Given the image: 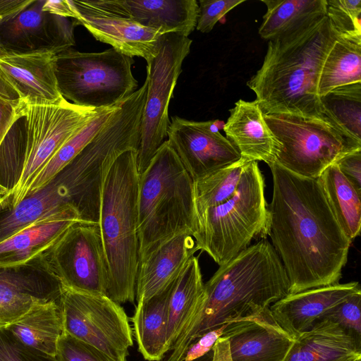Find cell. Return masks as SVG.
Here are the masks:
<instances>
[{"instance_id": "1", "label": "cell", "mask_w": 361, "mask_h": 361, "mask_svg": "<svg viewBox=\"0 0 361 361\" xmlns=\"http://www.w3.org/2000/svg\"><path fill=\"white\" fill-rule=\"evenodd\" d=\"M262 238L269 235L290 283V293L338 283L351 240L336 219L318 179L276 162Z\"/></svg>"}, {"instance_id": "2", "label": "cell", "mask_w": 361, "mask_h": 361, "mask_svg": "<svg viewBox=\"0 0 361 361\" xmlns=\"http://www.w3.org/2000/svg\"><path fill=\"white\" fill-rule=\"evenodd\" d=\"M290 293V283L265 238L219 266L204 284V299L177 338L166 361H183L188 348L207 331L255 315Z\"/></svg>"}, {"instance_id": "3", "label": "cell", "mask_w": 361, "mask_h": 361, "mask_svg": "<svg viewBox=\"0 0 361 361\" xmlns=\"http://www.w3.org/2000/svg\"><path fill=\"white\" fill-rule=\"evenodd\" d=\"M338 37L326 14L268 41L261 68L247 82L264 115L331 121L318 82L325 57Z\"/></svg>"}, {"instance_id": "4", "label": "cell", "mask_w": 361, "mask_h": 361, "mask_svg": "<svg viewBox=\"0 0 361 361\" xmlns=\"http://www.w3.org/2000/svg\"><path fill=\"white\" fill-rule=\"evenodd\" d=\"M137 152L130 149L117 157L102 194L99 225L109 273L106 295L119 304L135 302L140 264Z\"/></svg>"}, {"instance_id": "5", "label": "cell", "mask_w": 361, "mask_h": 361, "mask_svg": "<svg viewBox=\"0 0 361 361\" xmlns=\"http://www.w3.org/2000/svg\"><path fill=\"white\" fill-rule=\"evenodd\" d=\"M140 262L172 238L195 229L193 180L168 140L139 176Z\"/></svg>"}, {"instance_id": "6", "label": "cell", "mask_w": 361, "mask_h": 361, "mask_svg": "<svg viewBox=\"0 0 361 361\" xmlns=\"http://www.w3.org/2000/svg\"><path fill=\"white\" fill-rule=\"evenodd\" d=\"M102 109L78 106L64 98L54 104H25L0 145V161L15 162L20 168L10 189L12 208L27 197L34 177L59 148Z\"/></svg>"}, {"instance_id": "7", "label": "cell", "mask_w": 361, "mask_h": 361, "mask_svg": "<svg viewBox=\"0 0 361 361\" xmlns=\"http://www.w3.org/2000/svg\"><path fill=\"white\" fill-rule=\"evenodd\" d=\"M264 189L257 161L247 162L233 197L196 217L192 237L197 250L221 266L248 247L254 238L263 237L268 204Z\"/></svg>"}, {"instance_id": "8", "label": "cell", "mask_w": 361, "mask_h": 361, "mask_svg": "<svg viewBox=\"0 0 361 361\" xmlns=\"http://www.w3.org/2000/svg\"><path fill=\"white\" fill-rule=\"evenodd\" d=\"M133 57L114 48L101 52L68 49L56 56L61 95L73 104L94 109L115 106L137 90Z\"/></svg>"}, {"instance_id": "9", "label": "cell", "mask_w": 361, "mask_h": 361, "mask_svg": "<svg viewBox=\"0 0 361 361\" xmlns=\"http://www.w3.org/2000/svg\"><path fill=\"white\" fill-rule=\"evenodd\" d=\"M264 116L279 143L275 162L300 176L317 179L345 154L361 149V142L329 120L288 114Z\"/></svg>"}, {"instance_id": "10", "label": "cell", "mask_w": 361, "mask_h": 361, "mask_svg": "<svg viewBox=\"0 0 361 361\" xmlns=\"http://www.w3.org/2000/svg\"><path fill=\"white\" fill-rule=\"evenodd\" d=\"M191 44L188 37L165 33L159 38L157 53L147 61V90L137 152L139 174L147 168L167 136L169 104Z\"/></svg>"}, {"instance_id": "11", "label": "cell", "mask_w": 361, "mask_h": 361, "mask_svg": "<svg viewBox=\"0 0 361 361\" xmlns=\"http://www.w3.org/2000/svg\"><path fill=\"white\" fill-rule=\"evenodd\" d=\"M63 332L100 350L115 361H127L133 345L128 317L106 295L76 291L61 285Z\"/></svg>"}, {"instance_id": "12", "label": "cell", "mask_w": 361, "mask_h": 361, "mask_svg": "<svg viewBox=\"0 0 361 361\" xmlns=\"http://www.w3.org/2000/svg\"><path fill=\"white\" fill-rule=\"evenodd\" d=\"M42 260L48 275L63 286L107 294L109 273L99 224H73Z\"/></svg>"}, {"instance_id": "13", "label": "cell", "mask_w": 361, "mask_h": 361, "mask_svg": "<svg viewBox=\"0 0 361 361\" xmlns=\"http://www.w3.org/2000/svg\"><path fill=\"white\" fill-rule=\"evenodd\" d=\"M220 121H195L173 116L168 127V141L192 180L203 178L241 159L219 129Z\"/></svg>"}, {"instance_id": "14", "label": "cell", "mask_w": 361, "mask_h": 361, "mask_svg": "<svg viewBox=\"0 0 361 361\" xmlns=\"http://www.w3.org/2000/svg\"><path fill=\"white\" fill-rule=\"evenodd\" d=\"M44 1L34 0L14 17L0 24L1 55L58 54L75 45V22L43 11Z\"/></svg>"}, {"instance_id": "15", "label": "cell", "mask_w": 361, "mask_h": 361, "mask_svg": "<svg viewBox=\"0 0 361 361\" xmlns=\"http://www.w3.org/2000/svg\"><path fill=\"white\" fill-rule=\"evenodd\" d=\"M75 13V25H82L102 42L130 57L148 61L157 51L159 38L165 33L126 18L112 15L91 6L87 1L68 0Z\"/></svg>"}, {"instance_id": "16", "label": "cell", "mask_w": 361, "mask_h": 361, "mask_svg": "<svg viewBox=\"0 0 361 361\" xmlns=\"http://www.w3.org/2000/svg\"><path fill=\"white\" fill-rule=\"evenodd\" d=\"M80 222L72 207L61 205L0 243V269L18 268L43 259L68 229Z\"/></svg>"}, {"instance_id": "17", "label": "cell", "mask_w": 361, "mask_h": 361, "mask_svg": "<svg viewBox=\"0 0 361 361\" xmlns=\"http://www.w3.org/2000/svg\"><path fill=\"white\" fill-rule=\"evenodd\" d=\"M221 336L228 341L233 361H283L295 340L277 324L269 307L228 323Z\"/></svg>"}, {"instance_id": "18", "label": "cell", "mask_w": 361, "mask_h": 361, "mask_svg": "<svg viewBox=\"0 0 361 361\" xmlns=\"http://www.w3.org/2000/svg\"><path fill=\"white\" fill-rule=\"evenodd\" d=\"M104 12L130 19L140 25L185 37L196 28V0H87Z\"/></svg>"}, {"instance_id": "19", "label": "cell", "mask_w": 361, "mask_h": 361, "mask_svg": "<svg viewBox=\"0 0 361 361\" xmlns=\"http://www.w3.org/2000/svg\"><path fill=\"white\" fill-rule=\"evenodd\" d=\"M359 292L357 281L336 283L289 293L270 305L269 310L277 324L295 339L329 310Z\"/></svg>"}, {"instance_id": "20", "label": "cell", "mask_w": 361, "mask_h": 361, "mask_svg": "<svg viewBox=\"0 0 361 361\" xmlns=\"http://www.w3.org/2000/svg\"><path fill=\"white\" fill-rule=\"evenodd\" d=\"M56 54L37 52L0 55V73L29 104H54L63 98L55 73Z\"/></svg>"}, {"instance_id": "21", "label": "cell", "mask_w": 361, "mask_h": 361, "mask_svg": "<svg viewBox=\"0 0 361 361\" xmlns=\"http://www.w3.org/2000/svg\"><path fill=\"white\" fill-rule=\"evenodd\" d=\"M223 130L226 138L247 161H276L279 143L267 126L264 114L256 100L239 99L233 109Z\"/></svg>"}, {"instance_id": "22", "label": "cell", "mask_w": 361, "mask_h": 361, "mask_svg": "<svg viewBox=\"0 0 361 361\" xmlns=\"http://www.w3.org/2000/svg\"><path fill=\"white\" fill-rule=\"evenodd\" d=\"M197 251L192 235L182 233L164 243L140 261L136 300H147L164 290L179 277Z\"/></svg>"}, {"instance_id": "23", "label": "cell", "mask_w": 361, "mask_h": 361, "mask_svg": "<svg viewBox=\"0 0 361 361\" xmlns=\"http://www.w3.org/2000/svg\"><path fill=\"white\" fill-rule=\"evenodd\" d=\"M361 343L337 324L323 319L298 336L283 361H357Z\"/></svg>"}, {"instance_id": "24", "label": "cell", "mask_w": 361, "mask_h": 361, "mask_svg": "<svg viewBox=\"0 0 361 361\" xmlns=\"http://www.w3.org/2000/svg\"><path fill=\"white\" fill-rule=\"evenodd\" d=\"M177 279L149 299L137 301L132 318L134 335L138 350L146 360L161 361L169 351L168 306Z\"/></svg>"}, {"instance_id": "25", "label": "cell", "mask_w": 361, "mask_h": 361, "mask_svg": "<svg viewBox=\"0 0 361 361\" xmlns=\"http://www.w3.org/2000/svg\"><path fill=\"white\" fill-rule=\"evenodd\" d=\"M5 327L30 347L55 356L59 340L63 333L60 301H43Z\"/></svg>"}, {"instance_id": "26", "label": "cell", "mask_w": 361, "mask_h": 361, "mask_svg": "<svg viewBox=\"0 0 361 361\" xmlns=\"http://www.w3.org/2000/svg\"><path fill=\"white\" fill-rule=\"evenodd\" d=\"M204 283L197 257L188 261L177 279L168 306L167 346L171 350L204 299Z\"/></svg>"}, {"instance_id": "27", "label": "cell", "mask_w": 361, "mask_h": 361, "mask_svg": "<svg viewBox=\"0 0 361 361\" xmlns=\"http://www.w3.org/2000/svg\"><path fill=\"white\" fill-rule=\"evenodd\" d=\"M61 285L26 279L0 276V326L12 324L37 302L60 301Z\"/></svg>"}, {"instance_id": "28", "label": "cell", "mask_w": 361, "mask_h": 361, "mask_svg": "<svg viewBox=\"0 0 361 361\" xmlns=\"http://www.w3.org/2000/svg\"><path fill=\"white\" fill-rule=\"evenodd\" d=\"M317 179L336 219L352 241L360 233L361 193L341 172L336 163L328 166Z\"/></svg>"}, {"instance_id": "29", "label": "cell", "mask_w": 361, "mask_h": 361, "mask_svg": "<svg viewBox=\"0 0 361 361\" xmlns=\"http://www.w3.org/2000/svg\"><path fill=\"white\" fill-rule=\"evenodd\" d=\"M261 1L267 6V12L263 16L259 34L262 39L268 41L326 14V0Z\"/></svg>"}, {"instance_id": "30", "label": "cell", "mask_w": 361, "mask_h": 361, "mask_svg": "<svg viewBox=\"0 0 361 361\" xmlns=\"http://www.w3.org/2000/svg\"><path fill=\"white\" fill-rule=\"evenodd\" d=\"M361 82V41L338 37L325 57L318 82L319 97L348 84Z\"/></svg>"}, {"instance_id": "31", "label": "cell", "mask_w": 361, "mask_h": 361, "mask_svg": "<svg viewBox=\"0 0 361 361\" xmlns=\"http://www.w3.org/2000/svg\"><path fill=\"white\" fill-rule=\"evenodd\" d=\"M120 104L115 106L102 109L97 116L59 148L34 177L28 188L27 197L42 190L54 180L61 170L92 140L114 111L118 108Z\"/></svg>"}, {"instance_id": "32", "label": "cell", "mask_w": 361, "mask_h": 361, "mask_svg": "<svg viewBox=\"0 0 361 361\" xmlns=\"http://www.w3.org/2000/svg\"><path fill=\"white\" fill-rule=\"evenodd\" d=\"M239 161L193 181L195 219L206 209L228 200L238 189L245 165Z\"/></svg>"}, {"instance_id": "33", "label": "cell", "mask_w": 361, "mask_h": 361, "mask_svg": "<svg viewBox=\"0 0 361 361\" xmlns=\"http://www.w3.org/2000/svg\"><path fill=\"white\" fill-rule=\"evenodd\" d=\"M326 116L361 142V82L336 87L320 97Z\"/></svg>"}, {"instance_id": "34", "label": "cell", "mask_w": 361, "mask_h": 361, "mask_svg": "<svg viewBox=\"0 0 361 361\" xmlns=\"http://www.w3.org/2000/svg\"><path fill=\"white\" fill-rule=\"evenodd\" d=\"M54 188L48 192L29 196L17 207L0 224V243L29 226L42 215L61 206Z\"/></svg>"}, {"instance_id": "35", "label": "cell", "mask_w": 361, "mask_h": 361, "mask_svg": "<svg viewBox=\"0 0 361 361\" xmlns=\"http://www.w3.org/2000/svg\"><path fill=\"white\" fill-rule=\"evenodd\" d=\"M326 16L339 37L361 41L360 0H326Z\"/></svg>"}, {"instance_id": "36", "label": "cell", "mask_w": 361, "mask_h": 361, "mask_svg": "<svg viewBox=\"0 0 361 361\" xmlns=\"http://www.w3.org/2000/svg\"><path fill=\"white\" fill-rule=\"evenodd\" d=\"M360 304L361 292H359L329 310L319 320L326 319L337 324L361 343Z\"/></svg>"}, {"instance_id": "37", "label": "cell", "mask_w": 361, "mask_h": 361, "mask_svg": "<svg viewBox=\"0 0 361 361\" xmlns=\"http://www.w3.org/2000/svg\"><path fill=\"white\" fill-rule=\"evenodd\" d=\"M0 361H57L55 356L26 345L0 326Z\"/></svg>"}, {"instance_id": "38", "label": "cell", "mask_w": 361, "mask_h": 361, "mask_svg": "<svg viewBox=\"0 0 361 361\" xmlns=\"http://www.w3.org/2000/svg\"><path fill=\"white\" fill-rule=\"evenodd\" d=\"M55 357L57 361H115L95 347L64 332L59 340Z\"/></svg>"}, {"instance_id": "39", "label": "cell", "mask_w": 361, "mask_h": 361, "mask_svg": "<svg viewBox=\"0 0 361 361\" xmlns=\"http://www.w3.org/2000/svg\"><path fill=\"white\" fill-rule=\"evenodd\" d=\"M25 103L0 73V145L11 126L21 116Z\"/></svg>"}, {"instance_id": "40", "label": "cell", "mask_w": 361, "mask_h": 361, "mask_svg": "<svg viewBox=\"0 0 361 361\" xmlns=\"http://www.w3.org/2000/svg\"><path fill=\"white\" fill-rule=\"evenodd\" d=\"M245 0H200L196 29L208 33L218 21Z\"/></svg>"}, {"instance_id": "41", "label": "cell", "mask_w": 361, "mask_h": 361, "mask_svg": "<svg viewBox=\"0 0 361 361\" xmlns=\"http://www.w3.org/2000/svg\"><path fill=\"white\" fill-rule=\"evenodd\" d=\"M335 163L356 190L361 193V149L345 154Z\"/></svg>"}, {"instance_id": "42", "label": "cell", "mask_w": 361, "mask_h": 361, "mask_svg": "<svg viewBox=\"0 0 361 361\" xmlns=\"http://www.w3.org/2000/svg\"><path fill=\"white\" fill-rule=\"evenodd\" d=\"M227 324L210 330L200 336L188 348L183 361H195L209 352L216 341L223 335Z\"/></svg>"}, {"instance_id": "43", "label": "cell", "mask_w": 361, "mask_h": 361, "mask_svg": "<svg viewBox=\"0 0 361 361\" xmlns=\"http://www.w3.org/2000/svg\"><path fill=\"white\" fill-rule=\"evenodd\" d=\"M34 0H0V24L12 18Z\"/></svg>"}, {"instance_id": "44", "label": "cell", "mask_w": 361, "mask_h": 361, "mask_svg": "<svg viewBox=\"0 0 361 361\" xmlns=\"http://www.w3.org/2000/svg\"><path fill=\"white\" fill-rule=\"evenodd\" d=\"M42 10L67 18H75V13L68 0H45Z\"/></svg>"}, {"instance_id": "45", "label": "cell", "mask_w": 361, "mask_h": 361, "mask_svg": "<svg viewBox=\"0 0 361 361\" xmlns=\"http://www.w3.org/2000/svg\"><path fill=\"white\" fill-rule=\"evenodd\" d=\"M212 350V361H233L229 351L228 341L226 337L221 336Z\"/></svg>"}, {"instance_id": "46", "label": "cell", "mask_w": 361, "mask_h": 361, "mask_svg": "<svg viewBox=\"0 0 361 361\" xmlns=\"http://www.w3.org/2000/svg\"><path fill=\"white\" fill-rule=\"evenodd\" d=\"M5 196L11 197L10 189L7 188L6 187L0 183V197H3Z\"/></svg>"}, {"instance_id": "47", "label": "cell", "mask_w": 361, "mask_h": 361, "mask_svg": "<svg viewBox=\"0 0 361 361\" xmlns=\"http://www.w3.org/2000/svg\"><path fill=\"white\" fill-rule=\"evenodd\" d=\"M10 197V196H5L0 197V207L4 204V202Z\"/></svg>"}, {"instance_id": "48", "label": "cell", "mask_w": 361, "mask_h": 361, "mask_svg": "<svg viewBox=\"0 0 361 361\" xmlns=\"http://www.w3.org/2000/svg\"><path fill=\"white\" fill-rule=\"evenodd\" d=\"M0 55H1V49H0Z\"/></svg>"}, {"instance_id": "49", "label": "cell", "mask_w": 361, "mask_h": 361, "mask_svg": "<svg viewBox=\"0 0 361 361\" xmlns=\"http://www.w3.org/2000/svg\"><path fill=\"white\" fill-rule=\"evenodd\" d=\"M357 361H361V360H358Z\"/></svg>"}]
</instances>
